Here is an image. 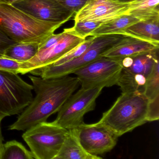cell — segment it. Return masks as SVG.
Returning <instances> with one entry per match:
<instances>
[{"label":"cell","instance_id":"cell-18","mask_svg":"<svg viewBox=\"0 0 159 159\" xmlns=\"http://www.w3.org/2000/svg\"><path fill=\"white\" fill-rule=\"evenodd\" d=\"M127 15L140 21L159 17V0H134L129 2Z\"/></svg>","mask_w":159,"mask_h":159},{"label":"cell","instance_id":"cell-17","mask_svg":"<svg viewBox=\"0 0 159 159\" xmlns=\"http://www.w3.org/2000/svg\"><path fill=\"white\" fill-rule=\"evenodd\" d=\"M139 21L134 16L124 15L116 19L101 23L91 32L89 37H97L112 34L123 35L127 28Z\"/></svg>","mask_w":159,"mask_h":159},{"label":"cell","instance_id":"cell-22","mask_svg":"<svg viewBox=\"0 0 159 159\" xmlns=\"http://www.w3.org/2000/svg\"><path fill=\"white\" fill-rule=\"evenodd\" d=\"M95 38V37H91V38L87 39H86L85 40L75 46L62 57L50 65L54 66H59L79 57L86 51V49L93 41Z\"/></svg>","mask_w":159,"mask_h":159},{"label":"cell","instance_id":"cell-26","mask_svg":"<svg viewBox=\"0 0 159 159\" xmlns=\"http://www.w3.org/2000/svg\"><path fill=\"white\" fill-rule=\"evenodd\" d=\"M4 117L0 116V156H1V153L2 150V147H3V137H2V134L1 122L2 120L4 119Z\"/></svg>","mask_w":159,"mask_h":159},{"label":"cell","instance_id":"cell-12","mask_svg":"<svg viewBox=\"0 0 159 159\" xmlns=\"http://www.w3.org/2000/svg\"><path fill=\"white\" fill-rule=\"evenodd\" d=\"M129 2L117 0H87L81 9L75 14L74 22L102 23L111 21L127 15Z\"/></svg>","mask_w":159,"mask_h":159},{"label":"cell","instance_id":"cell-9","mask_svg":"<svg viewBox=\"0 0 159 159\" xmlns=\"http://www.w3.org/2000/svg\"><path fill=\"white\" fill-rule=\"evenodd\" d=\"M125 36L119 34L95 37L86 51L79 57L59 66L49 65L41 71L40 77L53 78L68 75L100 57Z\"/></svg>","mask_w":159,"mask_h":159},{"label":"cell","instance_id":"cell-11","mask_svg":"<svg viewBox=\"0 0 159 159\" xmlns=\"http://www.w3.org/2000/svg\"><path fill=\"white\" fill-rule=\"evenodd\" d=\"M84 148L92 155L98 156L111 151L117 144L118 137L105 126L83 123L76 128Z\"/></svg>","mask_w":159,"mask_h":159},{"label":"cell","instance_id":"cell-14","mask_svg":"<svg viewBox=\"0 0 159 159\" xmlns=\"http://www.w3.org/2000/svg\"><path fill=\"white\" fill-rule=\"evenodd\" d=\"M159 49V44L125 36L112 47L103 53L100 57L122 59L128 57L153 52Z\"/></svg>","mask_w":159,"mask_h":159},{"label":"cell","instance_id":"cell-21","mask_svg":"<svg viewBox=\"0 0 159 159\" xmlns=\"http://www.w3.org/2000/svg\"><path fill=\"white\" fill-rule=\"evenodd\" d=\"M159 62L155 63L145 85L143 94L149 102L159 100Z\"/></svg>","mask_w":159,"mask_h":159},{"label":"cell","instance_id":"cell-8","mask_svg":"<svg viewBox=\"0 0 159 159\" xmlns=\"http://www.w3.org/2000/svg\"><path fill=\"white\" fill-rule=\"evenodd\" d=\"M122 59L100 57L74 74L80 81L81 88L111 87L117 84L122 68Z\"/></svg>","mask_w":159,"mask_h":159},{"label":"cell","instance_id":"cell-20","mask_svg":"<svg viewBox=\"0 0 159 159\" xmlns=\"http://www.w3.org/2000/svg\"><path fill=\"white\" fill-rule=\"evenodd\" d=\"M31 151L21 142L13 140L3 144L0 159H34Z\"/></svg>","mask_w":159,"mask_h":159},{"label":"cell","instance_id":"cell-6","mask_svg":"<svg viewBox=\"0 0 159 159\" xmlns=\"http://www.w3.org/2000/svg\"><path fill=\"white\" fill-rule=\"evenodd\" d=\"M159 60V50L122 59V68L117 82L122 93L143 94L147 80Z\"/></svg>","mask_w":159,"mask_h":159},{"label":"cell","instance_id":"cell-13","mask_svg":"<svg viewBox=\"0 0 159 159\" xmlns=\"http://www.w3.org/2000/svg\"><path fill=\"white\" fill-rule=\"evenodd\" d=\"M12 4L33 17L45 22L66 23L75 15L55 0H20Z\"/></svg>","mask_w":159,"mask_h":159},{"label":"cell","instance_id":"cell-7","mask_svg":"<svg viewBox=\"0 0 159 159\" xmlns=\"http://www.w3.org/2000/svg\"><path fill=\"white\" fill-rule=\"evenodd\" d=\"M103 88H81L64 103L54 122L67 130L78 128L84 123V117L85 114L94 109L97 98Z\"/></svg>","mask_w":159,"mask_h":159},{"label":"cell","instance_id":"cell-23","mask_svg":"<svg viewBox=\"0 0 159 159\" xmlns=\"http://www.w3.org/2000/svg\"><path fill=\"white\" fill-rule=\"evenodd\" d=\"M101 23L89 21L75 22L74 26L70 28L65 29L67 32L83 39H86L90 33L98 26Z\"/></svg>","mask_w":159,"mask_h":159},{"label":"cell","instance_id":"cell-15","mask_svg":"<svg viewBox=\"0 0 159 159\" xmlns=\"http://www.w3.org/2000/svg\"><path fill=\"white\" fill-rule=\"evenodd\" d=\"M101 157L90 154L81 144L76 128L68 130L66 138L55 159H100Z\"/></svg>","mask_w":159,"mask_h":159},{"label":"cell","instance_id":"cell-28","mask_svg":"<svg viewBox=\"0 0 159 159\" xmlns=\"http://www.w3.org/2000/svg\"><path fill=\"white\" fill-rule=\"evenodd\" d=\"M117 1H119L121 2H129L134 1V0H117Z\"/></svg>","mask_w":159,"mask_h":159},{"label":"cell","instance_id":"cell-27","mask_svg":"<svg viewBox=\"0 0 159 159\" xmlns=\"http://www.w3.org/2000/svg\"><path fill=\"white\" fill-rule=\"evenodd\" d=\"M19 1H20V0H0V2H4V3L12 4L14 2Z\"/></svg>","mask_w":159,"mask_h":159},{"label":"cell","instance_id":"cell-24","mask_svg":"<svg viewBox=\"0 0 159 159\" xmlns=\"http://www.w3.org/2000/svg\"><path fill=\"white\" fill-rule=\"evenodd\" d=\"M22 63L10 59L3 56H0V70L19 73Z\"/></svg>","mask_w":159,"mask_h":159},{"label":"cell","instance_id":"cell-5","mask_svg":"<svg viewBox=\"0 0 159 159\" xmlns=\"http://www.w3.org/2000/svg\"><path fill=\"white\" fill-rule=\"evenodd\" d=\"M32 90L17 73L0 70V116L20 114L33 100Z\"/></svg>","mask_w":159,"mask_h":159},{"label":"cell","instance_id":"cell-10","mask_svg":"<svg viewBox=\"0 0 159 159\" xmlns=\"http://www.w3.org/2000/svg\"><path fill=\"white\" fill-rule=\"evenodd\" d=\"M58 41L48 49L39 51L32 59L22 63L20 74L30 73L33 76H40L45 67L53 64L84 39L72 35L64 29Z\"/></svg>","mask_w":159,"mask_h":159},{"label":"cell","instance_id":"cell-16","mask_svg":"<svg viewBox=\"0 0 159 159\" xmlns=\"http://www.w3.org/2000/svg\"><path fill=\"white\" fill-rule=\"evenodd\" d=\"M123 35L159 44V17L139 21L127 28Z\"/></svg>","mask_w":159,"mask_h":159},{"label":"cell","instance_id":"cell-19","mask_svg":"<svg viewBox=\"0 0 159 159\" xmlns=\"http://www.w3.org/2000/svg\"><path fill=\"white\" fill-rule=\"evenodd\" d=\"M40 43L38 42L15 43L6 49L3 56L21 63L32 59L39 51Z\"/></svg>","mask_w":159,"mask_h":159},{"label":"cell","instance_id":"cell-25","mask_svg":"<svg viewBox=\"0 0 159 159\" xmlns=\"http://www.w3.org/2000/svg\"><path fill=\"white\" fill-rule=\"evenodd\" d=\"M15 43L0 29V56H3L6 49Z\"/></svg>","mask_w":159,"mask_h":159},{"label":"cell","instance_id":"cell-3","mask_svg":"<svg viewBox=\"0 0 159 159\" xmlns=\"http://www.w3.org/2000/svg\"><path fill=\"white\" fill-rule=\"evenodd\" d=\"M149 101L140 93H122L97 123L118 137L148 122Z\"/></svg>","mask_w":159,"mask_h":159},{"label":"cell","instance_id":"cell-2","mask_svg":"<svg viewBox=\"0 0 159 159\" xmlns=\"http://www.w3.org/2000/svg\"><path fill=\"white\" fill-rule=\"evenodd\" d=\"M65 23L41 21L12 4L0 2V29L15 43L41 44Z\"/></svg>","mask_w":159,"mask_h":159},{"label":"cell","instance_id":"cell-4","mask_svg":"<svg viewBox=\"0 0 159 159\" xmlns=\"http://www.w3.org/2000/svg\"><path fill=\"white\" fill-rule=\"evenodd\" d=\"M68 130L54 121L43 122L27 129L22 137L35 159H55Z\"/></svg>","mask_w":159,"mask_h":159},{"label":"cell","instance_id":"cell-1","mask_svg":"<svg viewBox=\"0 0 159 159\" xmlns=\"http://www.w3.org/2000/svg\"><path fill=\"white\" fill-rule=\"evenodd\" d=\"M28 77L36 96L10 125L9 130L25 131L37 124L47 121L50 116L59 111L80 85L77 77L69 75L53 78Z\"/></svg>","mask_w":159,"mask_h":159}]
</instances>
